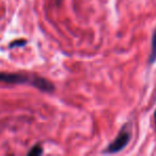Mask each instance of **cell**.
Returning a JSON list of instances; mask_svg holds the SVG:
<instances>
[{
	"label": "cell",
	"mask_w": 156,
	"mask_h": 156,
	"mask_svg": "<svg viewBox=\"0 0 156 156\" xmlns=\"http://www.w3.org/2000/svg\"><path fill=\"white\" fill-rule=\"evenodd\" d=\"M37 75H31L26 73H0V83L8 85H23L28 83L33 85Z\"/></svg>",
	"instance_id": "obj_1"
},
{
	"label": "cell",
	"mask_w": 156,
	"mask_h": 156,
	"mask_svg": "<svg viewBox=\"0 0 156 156\" xmlns=\"http://www.w3.org/2000/svg\"><path fill=\"white\" fill-rule=\"evenodd\" d=\"M130 140V132L126 129H122L120 132V134L115 137V139L110 143V144L107 145L106 149L103 151V153L105 154H115L118 152L122 151L126 145L128 144Z\"/></svg>",
	"instance_id": "obj_2"
},
{
	"label": "cell",
	"mask_w": 156,
	"mask_h": 156,
	"mask_svg": "<svg viewBox=\"0 0 156 156\" xmlns=\"http://www.w3.org/2000/svg\"><path fill=\"white\" fill-rule=\"evenodd\" d=\"M33 87L37 88V90L42 92H46V93H52L55 91V85L47 80L46 78L40 77V76H35V79L33 81Z\"/></svg>",
	"instance_id": "obj_3"
},
{
	"label": "cell",
	"mask_w": 156,
	"mask_h": 156,
	"mask_svg": "<svg viewBox=\"0 0 156 156\" xmlns=\"http://www.w3.org/2000/svg\"><path fill=\"white\" fill-rule=\"evenodd\" d=\"M156 60V30L153 33V37H152V46H151V55L149 58V63L152 64Z\"/></svg>",
	"instance_id": "obj_4"
},
{
	"label": "cell",
	"mask_w": 156,
	"mask_h": 156,
	"mask_svg": "<svg viewBox=\"0 0 156 156\" xmlns=\"http://www.w3.org/2000/svg\"><path fill=\"white\" fill-rule=\"evenodd\" d=\"M43 154V147L40 144H35L34 147H31V150L28 152V155H41Z\"/></svg>",
	"instance_id": "obj_5"
},
{
	"label": "cell",
	"mask_w": 156,
	"mask_h": 156,
	"mask_svg": "<svg viewBox=\"0 0 156 156\" xmlns=\"http://www.w3.org/2000/svg\"><path fill=\"white\" fill-rule=\"evenodd\" d=\"M25 44H27V41H26V40H20V41L12 42V43L10 44L9 48H13V47H15V46H24Z\"/></svg>",
	"instance_id": "obj_6"
},
{
	"label": "cell",
	"mask_w": 156,
	"mask_h": 156,
	"mask_svg": "<svg viewBox=\"0 0 156 156\" xmlns=\"http://www.w3.org/2000/svg\"><path fill=\"white\" fill-rule=\"evenodd\" d=\"M54 1L56 2V5H59L61 3V1H62V0H54Z\"/></svg>",
	"instance_id": "obj_7"
},
{
	"label": "cell",
	"mask_w": 156,
	"mask_h": 156,
	"mask_svg": "<svg viewBox=\"0 0 156 156\" xmlns=\"http://www.w3.org/2000/svg\"><path fill=\"white\" fill-rule=\"evenodd\" d=\"M155 125H156V111H155Z\"/></svg>",
	"instance_id": "obj_8"
}]
</instances>
